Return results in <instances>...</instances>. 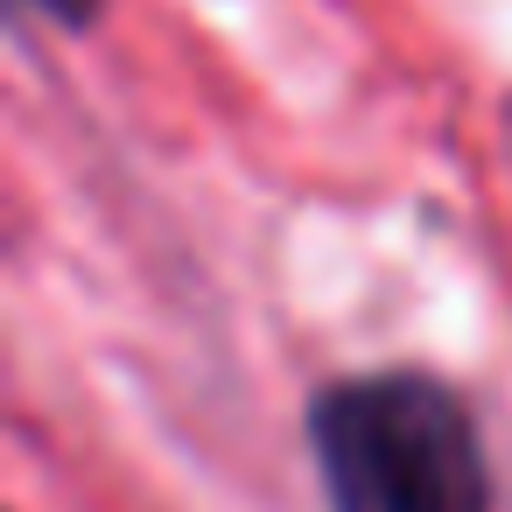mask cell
<instances>
[{
  "label": "cell",
  "mask_w": 512,
  "mask_h": 512,
  "mask_svg": "<svg viewBox=\"0 0 512 512\" xmlns=\"http://www.w3.org/2000/svg\"><path fill=\"white\" fill-rule=\"evenodd\" d=\"M43 15H64V22H85L92 15V0H36Z\"/></svg>",
  "instance_id": "obj_2"
},
{
  "label": "cell",
  "mask_w": 512,
  "mask_h": 512,
  "mask_svg": "<svg viewBox=\"0 0 512 512\" xmlns=\"http://www.w3.org/2000/svg\"><path fill=\"white\" fill-rule=\"evenodd\" d=\"M330 512H491L463 400L421 372L344 379L309 414Z\"/></svg>",
  "instance_id": "obj_1"
}]
</instances>
